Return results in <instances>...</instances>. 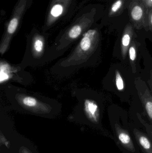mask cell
I'll return each mask as SVG.
<instances>
[{"mask_svg": "<svg viewBox=\"0 0 152 153\" xmlns=\"http://www.w3.org/2000/svg\"><path fill=\"white\" fill-rule=\"evenodd\" d=\"M115 127L117 137L122 145L128 151L135 152V148L128 132L118 124H116Z\"/></svg>", "mask_w": 152, "mask_h": 153, "instance_id": "cell-13", "label": "cell"}, {"mask_svg": "<svg viewBox=\"0 0 152 153\" xmlns=\"http://www.w3.org/2000/svg\"><path fill=\"white\" fill-rule=\"evenodd\" d=\"M11 110L51 118L61 112L62 105L55 99L9 83L1 86Z\"/></svg>", "mask_w": 152, "mask_h": 153, "instance_id": "cell-3", "label": "cell"}, {"mask_svg": "<svg viewBox=\"0 0 152 153\" xmlns=\"http://www.w3.org/2000/svg\"><path fill=\"white\" fill-rule=\"evenodd\" d=\"M151 137L152 138V133H151Z\"/></svg>", "mask_w": 152, "mask_h": 153, "instance_id": "cell-21", "label": "cell"}, {"mask_svg": "<svg viewBox=\"0 0 152 153\" xmlns=\"http://www.w3.org/2000/svg\"><path fill=\"white\" fill-rule=\"evenodd\" d=\"M135 30L134 26L129 21V18H128L123 29L120 40V50L123 59H125L126 57L132 40L137 36Z\"/></svg>", "mask_w": 152, "mask_h": 153, "instance_id": "cell-12", "label": "cell"}, {"mask_svg": "<svg viewBox=\"0 0 152 153\" xmlns=\"http://www.w3.org/2000/svg\"><path fill=\"white\" fill-rule=\"evenodd\" d=\"M148 83H149L150 88L151 89V91L152 94V71H151V76H150V79L148 81Z\"/></svg>", "mask_w": 152, "mask_h": 153, "instance_id": "cell-20", "label": "cell"}, {"mask_svg": "<svg viewBox=\"0 0 152 153\" xmlns=\"http://www.w3.org/2000/svg\"><path fill=\"white\" fill-rule=\"evenodd\" d=\"M105 5L100 3H90L81 7L70 23L59 32L50 46L53 61L63 55L84 33L101 21Z\"/></svg>", "mask_w": 152, "mask_h": 153, "instance_id": "cell-2", "label": "cell"}, {"mask_svg": "<svg viewBox=\"0 0 152 153\" xmlns=\"http://www.w3.org/2000/svg\"><path fill=\"white\" fill-rule=\"evenodd\" d=\"M142 1L148 11L152 9V0H142Z\"/></svg>", "mask_w": 152, "mask_h": 153, "instance_id": "cell-18", "label": "cell"}, {"mask_svg": "<svg viewBox=\"0 0 152 153\" xmlns=\"http://www.w3.org/2000/svg\"><path fill=\"white\" fill-rule=\"evenodd\" d=\"M138 96L150 119L152 122V96L146 83L140 78L135 81Z\"/></svg>", "mask_w": 152, "mask_h": 153, "instance_id": "cell-11", "label": "cell"}, {"mask_svg": "<svg viewBox=\"0 0 152 153\" xmlns=\"http://www.w3.org/2000/svg\"><path fill=\"white\" fill-rule=\"evenodd\" d=\"M49 33L33 27L27 35L26 45L24 56L19 65L26 69L28 67L43 66L53 61L49 45Z\"/></svg>", "mask_w": 152, "mask_h": 153, "instance_id": "cell-4", "label": "cell"}, {"mask_svg": "<svg viewBox=\"0 0 152 153\" xmlns=\"http://www.w3.org/2000/svg\"><path fill=\"white\" fill-rule=\"evenodd\" d=\"M102 26L97 23L84 33L70 53L50 68V72L59 78L68 77L94 63L100 48Z\"/></svg>", "mask_w": 152, "mask_h": 153, "instance_id": "cell-1", "label": "cell"}, {"mask_svg": "<svg viewBox=\"0 0 152 153\" xmlns=\"http://www.w3.org/2000/svg\"><path fill=\"white\" fill-rule=\"evenodd\" d=\"M129 21L136 30L148 32V13L142 0H132L127 9Z\"/></svg>", "mask_w": 152, "mask_h": 153, "instance_id": "cell-10", "label": "cell"}, {"mask_svg": "<svg viewBox=\"0 0 152 153\" xmlns=\"http://www.w3.org/2000/svg\"><path fill=\"white\" fill-rule=\"evenodd\" d=\"M115 80L117 89L119 91H123L125 88V83L119 71H116L115 72Z\"/></svg>", "mask_w": 152, "mask_h": 153, "instance_id": "cell-16", "label": "cell"}, {"mask_svg": "<svg viewBox=\"0 0 152 153\" xmlns=\"http://www.w3.org/2000/svg\"><path fill=\"white\" fill-rule=\"evenodd\" d=\"M131 1L108 0L100 24L103 27L112 25L121 20L128 13V7Z\"/></svg>", "mask_w": 152, "mask_h": 153, "instance_id": "cell-9", "label": "cell"}, {"mask_svg": "<svg viewBox=\"0 0 152 153\" xmlns=\"http://www.w3.org/2000/svg\"><path fill=\"white\" fill-rule=\"evenodd\" d=\"M137 36H136L132 40L128 51L129 61H130L132 71L134 73H135L136 72V62L137 56V48L140 45L139 42L136 39Z\"/></svg>", "mask_w": 152, "mask_h": 153, "instance_id": "cell-15", "label": "cell"}, {"mask_svg": "<svg viewBox=\"0 0 152 153\" xmlns=\"http://www.w3.org/2000/svg\"><path fill=\"white\" fill-rule=\"evenodd\" d=\"M19 152L20 153H32L30 150H29L26 147H24V146L21 148Z\"/></svg>", "mask_w": 152, "mask_h": 153, "instance_id": "cell-19", "label": "cell"}, {"mask_svg": "<svg viewBox=\"0 0 152 153\" xmlns=\"http://www.w3.org/2000/svg\"><path fill=\"white\" fill-rule=\"evenodd\" d=\"M71 95L77 102L69 119L84 124H99L101 108L93 92L84 87L75 88L71 91Z\"/></svg>", "mask_w": 152, "mask_h": 153, "instance_id": "cell-5", "label": "cell"}, {"mask_svg": "<svg viewBox=\"0 0 152 153\" xmlns=\"http://www.w3.org/2000/svg\"><path fill=\"white\" fill-rule=\"evenodd\" d=\"M152 34V9L148 13V30Z\"/></svg>", "mask_w": 152, "mask_h": 153, "instance_id": "cell-17", "label": "cell"}, {"mask_svg": "<svg viewBox=\"0 0 152 153\" xmlns=\"http://www.w3.org/2000/svg\"><path fill=\"white\" fill-rule=\"evenodd\" d=\"M33 4V0H18L10 18L4 24V31L0 42V54L3 55L9 50L12 38L22 24L24 16Z\"/></svg>", "mask_w": 152, "mask_h": 153, "instance_id": "cell-7", "label": "cell"}, {"mask_svg": "<svg viewBox=\"0 0 152 153\" xmlns=\"http://www.w3.org/2000/svg\"><path fill=\"white\" fill-rule=\"evenodd\" d=\"M33 76L18 64H13L7 60L0 59V84L1 87L11 82H16L24 85L33 82Z\"/></svg>", "mask_w": 152, "mask_h": 153, "instance_id": "cell-8", "label": "cell"}, {"mask_svg": "<svg viewBox=\"0 0 152 153\" xmlns=\"http://www.w3.org/2000/svg\"><path fill=\"white\" fill-rule=\"evenodd\" d=\"M134 133L137 141L145 152L152 153V144L147 137L137 129H134Z\"/></svg>", "mask_w": 152, "mask_h": 153, "instance_id": "cell-14", "label": "cell"}, {"mask_svg": "<svg viewBox=\"0 0 152 153\" xmlns=\"http://www.w3.org/2000/svg\"><path fill=\"white\" fill-rule=\"evenodd\" d=\"M77 0H49L42 30L47 32L68 21L76 11Z\"/></svg>", "mask_w": 152, "mask_h": 153, "instance_id": "cell-6", "label": "cell"}]
</instances>
